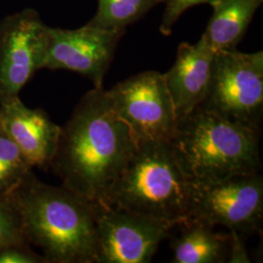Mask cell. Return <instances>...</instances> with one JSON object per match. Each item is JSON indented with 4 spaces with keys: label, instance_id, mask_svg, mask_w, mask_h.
<instances>
[{
    "label": "cell",
    "instance_id": "8fae6325",
    "mask_svg": "<svg viewBox=\"0 0 263 263\" xmlns=\"http://www.w3.org/2000/svg\"><path fill=\"white\" fill-rule=\"evenodd\" d=\"M0 128L18 146L31 168L51 166L61 127L47 113L29 108L19 96L0 99Z\"/></svg>",
    "mask_w": 263,
    "mask_h": 263
},
{
    "label": "cell",
    "instance_id": "52a82bcc",
    "mask_svg": "<svg viewBox=\"0 0 263 263\" xmlns=\"http://www.w3.org/2000/svg\"><path fill=\"white\" fill-rule=\"evenodd\" d=\"M107 93L137 144L170 141L178 118L163 73L143 71L119 82Z\"/></svg>",
    "mask_w": 263,
    "mask_h": 263
},
{
    "label": "cell",
    "instance_id": "7c38bea8",
    "mask_svg": "<svg viewBox=\"0 0 263 263\" xmlns=\"http://www.w3.org/2000/svg\"><path fill=\"white\" fill-rule=\"evenodd\" d=\"M216 52L206 40L196 44L181 43L177 59L168 72L164 73L178 120L198 107L207 94Z\"/></svg>",
    "mask_w": 263,
    "mask_h": 263
},
{
    "label": "cell",
    "instance_id": "5bb4252c",
    "mask_svg": "<svg viewBox=\"0 0 263 263\" xmlns=\"http://www.w3.org/2000/svg\"><path fill=\"white\" fill-rule=\"evenodd\" d=\"M262 0H217L202 37L215 52L234 50Z\"/></svg>",
    "mask_w": 263,
    "mask_h": 263
},
{
    "label": "cell",
    "instance_id": "277c9868",
    "mask_svg": "<svg viewBox=\"0 0 263 263\" xmlns=\"http://www.w3.org/2000/svg\"><path fill=\"white\" fill-rule=\"evenodd\" d=\"M102 203L175 226L189 218V181L169 141L138 144Z\"/></svg>",
    "mask_w": 263,
    "mask_h": 263
},
{
    "label": "cell",
    "instance_id": "e0dca14e",
    "mask_svg": "<svg viewBox=\"0 0 263 263\" xmlns=\"http://www.w3.org/2000/svg\"><path fill=\"white\" fill-rule=\"evenodd\" d=\"M26 243L17 212L6 198L0 197V251Z\"/></svg>",
    "mask_w": 263,
    "mask_h": 263
},
{
    "label": "cell",
    "instance_id": "ffe728a7",
    "mask_svg": "<svg viewBox=\"0 0 263 263\" xmlns=\"http://www.w3.org/2000/svg\"><path fill=\"white\" fill-rule=\"evenodd\" d=\"M228 262H251L248 254L246 253L241 234L235 231H230L229 233Z\"/></svg>",
    "mask_w": 263,
    "mask_h": 263
},
{
    "label": "cell",
    "instance_id": "5b68a950",
    "mask_svg": "<svg viewBox=\"0 0 263 263\" xmlns=\"http://www.w3.org/2000/svg\"><path fill=\"white\" fill-rule=\"evenodd\" d=\"M260 130L263 112V53L216 52L207 94L198 106Z\"/></svg>",
    "mask_w": 263,
    "mask_h": 263
},
{
    "label": "cell",
    "instance_id": "ac0fdd59",
    "mask_svg": "<svg viewBox=\"0 0 263 263\" xmlns=\"http://www.w3.org/2000/svg\"><path fill=\"white\" fill-rule=\"evenodd\" d=\"M217 0H165L166 9L163 15L160 31L164 35H169L176 22L184 13L185 10L198 4L209 3L213 5Z\"/></svg>",
    "mask_w": 263,
    "mask_h": 263
},
{
    "label": "cell",
    "instance_id": "d6986e66",
    "mask_svg": "<svg viewBox=\"0 0 263 263\" xmlns=\"http://www.w3.org/2000/svg\"><path fill=\"white\" fill-rule=\"evenodd\" d=\"M47 262L43 255L30 252L25 246H12L0 251V263Z\"/></svg>",
    "mask_w": 263,
    "mask_h": 263
},
{
    "label": "cell",
    "instance_id": "9a60e30c",
    "mask_svg": "<svg viewBox=\"0 0 263 263\" xmlns=\"http://www.w3.org/2000/svg\"><path fill=\"white\" fill-rule=\"evenodd\" d=\"M165 0H98V11L88 25L96 28L125 30Z\"/></svg>",
    "mask_w": 263,
    "mask_h": 263
},
{
    "label": "cell",
    "instance_id": "2e32d148",
    "mask_svg": "<svg viewBox=\"0 0 263 263\" xmlns=\"http://www.w3.org/2000/svg\"><path fill=\"white\" fill-rule=\"evenodd\" d=\"M31 169L18 146L0 128V197H8Z\"/></svg>",
    "mask_w": 263,
    "mask_h": 263
},
{
    "label": "cell",
    "instance_id": "4fadbf2b",
    "mask_svg": "<svg viewBox=\"0 0 263 263\" xmlns=\"http://www.w3.org/2000/svg\"><path fill=\"white\" fill-rule=\"evenodd\" d=\"M177 226L179 235L173 239L172 262L220 263L228 260L229 235L214 232V227L195 218H187Z\"/></svg>",
    "mask_w": 263,
    "mask_h": 263
},
{
    "label": "cell",
    "instance_id": "30bf717a",
    "mask_svg": "<svg viewBox=\"0 0 263 263\" xmlns=\"http://www.w3.org/2000/svg\"><path fill=\"white\" fill-rule=\"evenodd\" d=\"M43 68L66 69L87 77L103 88L116 46L125 30L96 28L86 24L77 29L47 28Z\"/></svg>",
    "mask_w": 263,
    "mask_h": 263
},
{
    "label": "cell",
    "instance_id": "8992f818",
    "mask_svg": "<svg viewBox=\"0 0 263 263\" xmlns=\"http://www.w3.org/2000/svg\"><path fill=\"white\" fill-rule=\"evenodd\" d=\"M262 216L259 173L212 182L189 181V218L244 234L258 229Z\"/></svg>",
    "mask_w": 263,
    "mask_h": 263
},
{
    "label": "cell",
    "instance_id": "6da1fadb",
    "mask_svg": "<svg viewBox=\"0 0 263 263\" xmlns=\"http://www.w3.org/2000/svg\"><path fill=\"white\" fill-rule=\"evenodd\" d=\"M137 146L107 91L94 88L61 127L51 167L63 186L93 203H102Z\"/></svg>",
    "mask_w": 263,
    "mask_h": 263
},
{
    "label": "cell",
    "instance_id": "9c48e42d",
    "mask_svg": "<svg viewBox=\"0 0 263 263\" xmlns=\"http://www.w3.org/2000/svg\"><path fill=\"white\" fill-rule=\"evenodd\" d=\"M48 26L35 10H22L0 22V99L19 96L46 57Z\"/></svg>",
    "mask_w": 263,
    "mask_h": 263
},
{
    "label": "cell",
    "instance_id": "ba28073f",
    "mask_svg": "<svg viewBox=\"0 0 263 263\" xmlns=\"http://www.w3.org/2000/svg\"><path fill=\"white\" fill-rule=\"evenodd\" d=\"M99 263L151 262L175 224L95 203Z\"/></svg>",
    "mask_w": 263,
    "mask_h": 263
},
{
    "label": "cell",
    "instance_id": "3957f363",
    "mask_svg": "<svg viewBox=\"0 0 263 263\" xmlns=\"http://www.w3.org/2000/svg\"><path fill=\"white\" fill-rule=\"evenodd\" d=\"M260 130L200 107L177 122L170 144L189 181L212 182L258 174Z\"/></svg>",
    "mask_w": 263,
    "mask_h": 263
},
{
    "label": "cell",
    "instance_id": "7a4b0ae2",
    "mask_svg": "<svg viewBox=\"0 0 263 263\" xmlns=\"http://www.w3.org/2000/svg\"><path fill=\"white\" fill-rule=\"evenodd\" d=\"M6 199L27 242L37 246L47 262L99 263L95 203L32 173Z\"/></svg>",
    "mask_w": 263,
    "mask_h": 263
}]
</instances>
